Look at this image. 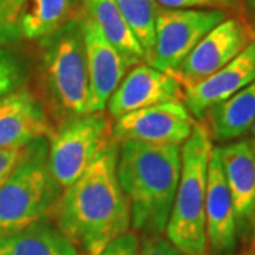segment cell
<instances>
[{
  "label": "cell",
  "mask_w": 255,
  "mask_h": 255,
  "mask_svg": "<svg viewBox=\"0 0 255 255\" xmlns=\"http://www.w3.org/2000/svg\"><path fill=\"white\" fill-rule=\"evenodd\" d=\"M118 147L112 140L88 170L63 190L53 211L55 226L80 255H97L129 233L130 210L117 176Z\"/></svg>",
  "instance_id": "obj_1"
},
{
  "label": "cell",
  "mask_w": 255,
  "mask_h": 255,
  "mask_svg": "<svg viewBox=\"0 0 255 255\" xmlns=\"http://www.w3.org/2000/svg\"><path fill=\"white\" fill-rule=\"evenodd\" d=\"M117 176L130 224L147 236L164 233L182 169V146L119 142Z\"/></svg>",
  "instance_id": "obj_2"
},
{
  "label": "cell",
  "mask_w": 255,
  "mask_h": 255,
  "mask_svg": "<svg viewBox=\"0 0 255 255\" xmlns=\"http://www.w3.org/2000/svg\"><path fill=\"white\" fill-rule=\"evenodd\" d=\"M213 145L206 125L196 122L182 145V169L166 226L167 240L184 255H207L206 193Z\"/></svg>",
  "instance_id": "obj_3"
},
{
  "label": "cell",
  "mask_w": 255,
  "mask_h": 255,
  "mask_svg": "<svg viewBox=\"0 0 255 255\" xmlns=\"http://www.w3.org/2000/svg\"><path fill=\"white\" fill-rule=\"evenodd\" d=\"M82 16L40 40L43 87L53 114L63 122L88 114L90 80Z\"/></svg>",
  "instance_id": "obj_4"
},
{
  "label": "cell",
  "mask_w": 255,
  "mask_h": 255,
  "mask_svg": "<svg viewBox=\"0 0 255 255\" xmlns=\"http://www.w3.org/2000/svg\"><path fill=\"white\" fill-rule=\"evenodd\" d=\"M61 193L50 172L47 137L26 146L21 159L0 186V237L53 216Z\"/></svg>",
  "instance_id": "obj_5"
},
{
  "label": "cell",
  "mask_w": 255,
  "mask_h": 255,
  "mask_svg": "<svg viewBox=\"0 0 255 255\" xmlns=\"http://www.w3.org/2000/svg\"><path fill=\"white\" fill-rule=\"evenodd\" d=\"M112 140V125L104 112L63 122L48 142L50 172L61 190L85 173Z\"/></svg>",
  "instance_id": "obj_6"
},
{
  "label": "cell",
  "mask_w": 255,
  "mask_h": 255,
  "mask_svg": "<svg viewBox=\"0 0 255 255\" xmlns=\"http://www.w3.org/2000/svg\"><path fill=\"white\" fill-rule=\"evenodd\" d=\"M228 14L219 9H164L156 13L155 44L146 63L172 74L203 37Z\"/></svg>",
  "instance_id": "obj_7"
},
{
  "label": "cell",
  "mask_w": 255,
  "mask_h": 255,
  "mask_svg": "<svg viewBox=\"0 0 255 255\" xmlns=\"http://www.w3.org/2000/svg\"><path fill=\"white\" fill-rule=\"evenodd\" d=\"M255 41V27L243 16L224 18L191 50L170 74L182 88L199 84L216 74Z\"/></svg>",
  "instance_id": "obj_8"
},
{
  "label": "cell",
  "mask_w": 255,
  "mask_h": 255,
  "mask_svg": "<svg viewBox=\"0 0 255 255\" xmlns=\"http://www.w3.org/2000/svg\"><path fill=\"white\" fill-rule=\"evenodd\" d=\"M196 121L183 102H167L135 111L115 121V142L182 146L190 137Z\"/></svg>",
  "instance_id": "obj_9"
},
{
  "label": "cell",
  "mask_w": 255,
  "mask_h": 255,
  "mask_svg": "<svg viewBox=\"0 0 255 255\" xmlns=\"http://www.w3.org/2000/svg\"><path fill=\"white\" fill-rule=\"evenodd\" d=\"M233 199L237 238L255 251V139H238L219 147Z\"/></svg>",
  "instance_id": "obj_10"
},
{
  "label": "cell",
  "mask_w": 255,
  "mask_h": 255,
  "mask_svg": "<svg viewBox=\"0 0 255 255\" xmlns=\"http://www.w3.org/2000/svg\"><path fill=\"white\" fill-rule=\"evenodd\" d=\"M167 102H183V88L170 74L149 64H137L125 75L107 104L111 118H122L130 112Z\"/></svg>",
  "instance_id": "obj_11"
},
{
  "label": "cell",
  "mask_w": 255,
  "mask_h": 255,
  "mask_svg": "<svg viewBox=\"0 0 255 255\" xmlns=\"http://www.w3.org/2000/svg\"><path fill=\"white\" fill-rule=\"evenodd\" d=\"M82 31L90 80L88 114L102 112L111 95L125 78L128 64L87 13L82 16Z\"/></svg>",
  "instance_id": "obj_12"
},
{
  "label": "cell",
  "mask_w": 255,
  "mask_h": 255,
  "mask_svg": "<svg viewBox=\"0 0 255 255\" xmlns=\"http://www.w3.org/2000/svg\"><path fill=\"white\" fill-rule=\"evenodd\" d=\"M53 133L43 102L30 90L21 87L0 100V149H21Z\"/></svg>",
  "instance_id": "obj_13"
},
{
  "label": "cell",
  "mask_w": 255,
  "mask_h": 255,
  "mask_svg": "<svg viewBox=\"0 0 255 255\" xmlns=\"http://www.w3.org/2000/svg\"><path fill=\"white\" fill-rule=\"evenodd\" d=\"M255 80V41L216 74L183 88V104L193 118L203 119L213 107L231 98Z\"/></svg>",
  "instance_id": "obj_14"
},
{
  "label": "cell",
  "mask_w": 255,
  "mask_h": 255,
  "mask_svg": "<svg viewBox=\"0 0 255 255\" xmlns=\"http://www.w3.org/2000/svg\"><path fill=\"white\" fill-rule=\"evenodd\" d=\"M206 233L211 255H233L237 248V223L219 147H213L206 193Z\"/></svg>",
  "instance_id": "obj_15"
},
{
  "label": "cell",
  "mask_w": 255,
  "mask_h": 255,
  "mask_svg": "<svg viewBox=\"0 0 255 255\" xmlns=\"http://www.w3.org/2000/svg\"><path fill=\"white\" fill-rule=\"evenodd\" d=\"M210 137L217 142H231L250 132L255 121V80L231 98L213 107L203 117Z\"/></svg>",
  "instance_id": "obj_16"
},
{
  "label": "cell",
  "mask_w": 255,
  "mask_h": 255,
  "mask_svg": "<svg viewBox=\"0 0 255 255\" xmlns=\"http://www.w3.org/2000/svg\"><path fill=\"white\" fill-rule=\"evenodd\" d=\"M82 0H24L17 21L20 34L27 40H41L81 17Z\"/></svg>",
  "instance_id": "obj_17"
},
{
  "label": "cell",
  "mask_w": 255,
  "mask_h": 255,
  "mask_svg": "<svg viewBox=\"0 0 255 255\" xmlns=\"http://www.w3.org/2000/svg\"><path fill=\"white\" fill-rule=\"evenodd\" d=\"M0 255H80L73 243L48 219L0 237Z\"/></svg>",
  "instance_id": "obj_18"
},
{
  "label": "cell",
  "mask_w": 255,
  "mask_h": 255,
  "mask_svg": "<svg viewBox=\"0 0 255 255\" xmlns=\"http://www.w3.org/2000/svg\"><path fill=\"white\" fill-rule=\"evenodd\" d=\"M85 13L100 28L104 37L118 50L128 67H135L145 60V53L130 31L115 0H82Z\"/></svg>",
  "instance_id": "obj_19"
},
{
  "label": "cell",
  "mask_w": 255,
  "mask_h": 255,
  "mask_svg": "<svg viewBox=\"0 0 255 255\" xmlns=\"http://www.w3.org/2000/svg\"><path fill=\"white\" fill-rule=\"evenodd\" d=\"M115 3L142 47L147 61L155 44L156 13L159 6L155 0H115Z\"/></svg>",
  "instance_id": "obj_20"
},
{
  "label": "cell",
  "mask_w": 255,
  "mask_h": 255,
  "mask_svg": "<svg viewBox=\"0 0 255 255\" xmlns=\"http://www.w3.org/2000/svg\"><path fill=\"white\" fill-rule=\"evenodd\" d=\"M26 77L24 60L13 50L0 47V100L21 88Z\"/></svg>",
  "instance_id": "obj_21"
},
{
  "label": "cell",
  "mask_w": 255,
  "mask_h": 255,
  "mask_svg": "<svg viewBox=\"0 0 255 255\" xmlns=\"http://www.w3.org/2000/svg\"><path fill=\"white\" fill-rule=\"evenodd\" d=\"M164 9H237L240 0H155Z\"/></svg>",
  "instance_id": "obj_22"
},
{
  "label": "cell",
  "mask_w": 255,
  "mask_h": 255,
  "mask_svg": "<svg viewBox=\"0 0 255 255\" xmlns=\"http://www.w3.org/2000/svg\"><path fill=\"white\" fill-rule=\"evenodd\" d=\"M139 254V238L133 233H127L114 240L97 255H137Z\"/></svg>",
  "instance_id": "obj_23"
},
{
  "label": "cell",
  "mask_w": 255,
  "mask_h": 255,
  "mask_svg": "<svg viewBox=\"0 0 255 255\" xmlns=\"http://www.w3.org/2000/svg\"><path fill=\"white\" fill-rule=\"evenodd\" d=\"M137 255H184L166 238L153 236L143 240Z\"/></svg>",
  "instance_id": "obj_24"
},
{
  "label": "cell",
  "mask_w": 255,
  "mask_h": 255,
  "mask_svg": "<svg viewBox=\"0 0 255 255\" xmlns=\"http://www.w3.org/2000/svg\"><path fill=\"white\" fill-rule=\"evenodd\" d=\"M24 0H0V33L17 27Z\"/></svg>",
  "instance_id": "obj_25"
},
{
  "label": "cell",
  "mask_w": 255,
  "mask_h": 255,
  "mask_svg": "<svg viewBox=\"0 0 255 255\" xmlns=\"http://www.w3.org/2000/svg\"><path fill=\"white\" fill-rule=\"evenodd\" d=\"M26 147L21 149H0V186L4 182L14 166L21 159Z\"/></svg>",
  "instance_id": "obj_26"
},
{
  "label": "cell",
  "mask_w": 255,
  "mask_h": 255,
  "mask_svg": "<svg viewBox=\"0 0 255 255\" xmlns=\"http://www.w3.org/2000/svg\"><path fill=\"white\" fill-rule=\"evenodd\" d=\"M244 9H246L247 18L253 23L255 27V0H244Z\"/></svg>",
  "instance_id": "obj_27"
},
{
  "label": "cell",
  "mask_w": 255,
  "mask_h": 255,
  "mask_svg": "<svg viewBox=\"0 0 255 255\" xmlns=\"http://www.w3.org/2000/svg\"><path fill=\"white\" fill-rule=\"evenodd\" d=\"M237 255H255L254 250H247V251H243V253H240Z\"/></svg>",
  "instance_id": "obj_28"
},
{
  "label": "cell",
  "mask_w": 255,
  "mask_h": 255,
  "mask_svg": "<svg viewBox=\"0 0 255 255\" xmlns=\"http://www.w3.org/2000/svg\"><path fill=\"white\" fill-rule=\"evenodd\" d=\"M250 133L253 135L251 137H254L255 139V121H254V124H253V127H251V129H250Z\"/></svg>",
  "instance_id": "obj_29"
}]
</instances>
